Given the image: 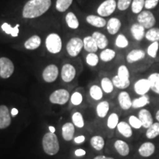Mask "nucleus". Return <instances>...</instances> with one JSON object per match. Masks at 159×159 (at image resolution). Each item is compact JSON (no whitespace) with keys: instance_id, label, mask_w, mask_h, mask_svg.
Here are the masks:
<instances>
[{"instance_id":"nucleus-48","label":"nucleus","mask_w":159,"mask_h":159,"mask_svg":"<svg viewBox=\"0 0 159 159\" xmlns=\"http://www.w3.org/2000/svg\"><path fill=\"white\" fill-rule=\"evenodd\" d=\"M133 0H118L117 2V8L120 11H126L131 5Z\"/></svg>"},{"instance_id":"nucleus-25","label":"nucleus","mask_w":159,"mask_h":159,"mask_svg":"<svg viewBox=\"0 0 159 159\" xmlns=\"http://www.w3.org/2000/svg\"><path fill=\"white\" fill-rule=\"evenodd\" d=\"M116 128L119 134H122L123 136L125 137V138H130V137L132 136V128H131L130 124H128V123H127L126 122H119Z\"/></svg>"},{"instance_id":"nucleus-54","label":"nucleus","mask_w":159,"mask_h":159,"mask_svg":"<svg viewBox=\"0 0 159 159\" xmlns=\"http://www.w3.org/2000/svg\"><path fill=\"white\" fill-rule=\"evenodd\" d=\"M49 132H51V133H55V128L53 126H49Z\"/></svg>"},{"instance_id":"nucleus-51","label":"nucleus","mask_w":159,"mask_h":159,"mask_svg":"<svg viewBox=\"0 0 159 159\" xmlns=\"http://www.w3.org/2000/svg\"><path fill=\"white\" fill-rule=\"evenodd\" d=\"M85 154H86V152L83 149H77V150L75 151V155L77 157L84 156Z\"/></svg>"},{"instance_id":"nucleus-19","label":"nucleus","mask_w":159,"mask_h":159,"mask_svg":"<svg viewBox=\"0 0 159 159\" xmlns=\"http://www.w3.org/2000/svg\"><path fill=\"white\" fill-rule=\"evenodd\" d=\"M87 23L91 26H94L95 27H104L107 25V21L104 18L100 16L96 15H89L86 17Z\"/></svg>"},{"instance_id":"nucleus-2","label":"nucleus","mask_w":159,"mask_h":159,"mask_svg":"<svg viewBox=\"0 0 159 159\" xmlns=\"http://www.w3.org/2000/svg\"><path fill=\"white\" fill-rule=\"evenodd\" d=\"M41 143H42L43 152L47 155L52 156L58 153L60 150V144L58 138L55 133H46L43 135Z\"/></svg>"},{"instance_id":"nucleus-10","label":"nucleus","mask_w":159,"mask_h":159,"mask_svg":"<svg viewBox=\"0 0 159 159\" xmlns=\"http://www.w3.org/2000/svg\"><path fill=\"white\" fill-rule=\"evenodd\" d=\"M76 76V69L70 63H66L61 71V77L63 82L70 83Z\"/></svg>"},{"instance_id":"nucleus-45","label":"nucleus","mask_w":159,"mask_h":159,"mask_svg":"<svg viewBox=\"0 0 159 159\" xmlns=\"http://www.w3.org/2000/svg\"><path fill=\"white\" fill-rule=\"evenodd\" d=\"M159 49V43L158 41H155L152 42V43L149 46L148 48V55L149 56L152 57V58H156L157 56V52Z\"/></svg>"},{"instance_id":"nucleus-1","label":"nucleus","mask_w":159,"mask_h":159,"mask_svg":"<svg viewBox=\"0 0 159 159\" xmlns=\"http://www.w3.org/2000/svg\"><path fill=\"white\" fill-rule=\"evenodd\" d=\"M51 5V0H29L23 7L22 16L25 19L40 17L48 11Z\"/></svg>"},{"instance_id":"nucleus-5","label":"nucleus","mask_w":159,"mask_h":159,"mask_svg":"<svg viewBox=\"0 0 159 159\" xmlns=\"http://www.w3.org/2000/svg\"><path fill=\"white\" fill-rule=\"evenodd\" d=\"M138 23L143 26L145 29H151L154 27L156 23V18L152 12L148 10L142 11L137 16Z\"/></svg>"},{"instance_id":"nucleus-21","label":"nucleus","mask_w":159,"mask_h":159,"mask_svg":"<svg viewBox=\"0 0 159 159\" xmlns=\"http://www.w3.org/2000/svg\"><path fill=\"white\" fill-rule=\"evenodd\" d=\"M41 44V39L39 35H34L30 38H29L25 42V48L26 49H28V50H35L39 48V47Z\"/></svg>"},{"instance_id":"nucleus-26","label":"nucleus","mask_w":159,"mask_h":159,"mask_svg":"<svg viewBox=\"0 0 159 159\" xmlns=\"http://www.w3.org/2000/svg\"><path fill=\"white\" fill-rule=\"evenodd\" d=\"M66 23L69 28L72 30H76L79 27V21L76 15L72 12H69L66 15Z\"/></svg>"},{"instance_id":"nucleus-29","label":"nucleus","mask_w":159,"mask_h":159,"mask_svg":"<svg viewBox=\"0 0 159 159\" xmlns=\"http://www.w3.org/2000/svg\"><path fill=\"white\" fill-rule=\"evenodd\" d=\"M19 25H16V27H13L8 23H3L2 25V30L5 32L6 34L11 35L12 37H18L19 33Z\"/></svg>"},{"instance_id":"nucleus-15","label":"nucleus","mask_w":159,"mask_h":159,"mask_svg":"<svg viewBox=\"0 0 159 159\" xmlns=\"http://www.w3.org/2000/svg\"><path fill=\"white\" fill-rule=\"evenodd\" d=\"M119 104L123 110H128L132 107V102L130 95L127 91H122L118 96Z\"/></svg>"},{"instance_id":"nucleus-12","label":"nucleus","mask_w":159,"mask_h":159,"mask_svg":"<svg viewBox=\"0 0 159 159\" xmlns=\"http://www.w3.org/2000/svg\"><path fill=\"white\" fill-rule=\"evenodd\" d=\"M150 90V84L148 79H140L134 84V91L137 94L143 96Z\"/></svg>"},{"instance_id":"nucleus-28","label":"nucleus","mask_w":159,"mask_h":159,"mask_svg":"<svg viewBox=\"0 0 159 159\" xmlns=\"http://www.w3.org/2000/svg\"><path fill=\"white\" fill-rule=\"evenodd\" d=\"M148 79L150 82L151 90L159 94V73H152L149 76Z\"/></svg>"},{"instance_id":"nucleus-32","label":"nucleus","mask_w":159,"mask_h":159,"mask_svg":"<svg viewBox=\"0 0 159 159\" xmlns=\"http://www.w3.org/2000/svg\"><path fill=\"white\" fill-rule=\"evenodd\" d=\"M116 56V52L111 49H105L101 52L99 55V58L103 62L111 61Z\"/></svg>"},{"instance_id":"nucleus-6","label":"nucleus","mask_w":159,"mask_h":159,"mask_svg":"<svg viewBox=\"0 0 159 159\" xmlns=\"http://www.w3.org/2000/svg\"><path fill=\"white\" fill-rule=\"evenodd\" d=\"M14 64L11 60L5 57H0V77L2 79H7L14 72Z\"/></svg>"},{"instance_id":"nucleus-55","label":"nucleus","mask_w":159,"mask_h":159,"mask_svg":"<svg viewBox=\"0 0 159 159\" xmlns=\"http://www.w3.org/2000/svg\"><path fill=\"white\" fill-rule=\"evenodd\" d=\"M156 118L157 119V121H158V122H159V110L157 111V113L156 114Z\"/></svg>"},{"instance_id":"nucleus-35","label":"nucleus","mask_w":159,"mask_h":159,"mask_svg":"<svg viewBox=\"0 0 159 159\" xmlns=\"http://www.w3.org/2000/svg\"><path fill=\"white\" fill-rule=\"evenodd\" d=\"M101 88L105 93L111 94L114 91V85L113 84L112 80H111L108 77H103L101 80Z\"/></svg>"},{"instance_id":"nucleus-43","label":"nucleus","mask_w":159,"mask_h":159,"mask_svg":"<svg viewBox=\"0 0 159 159\" xmlns=\"http://www.w3.org/2000/svg\"><path fill=\"white\" fill-rule=\"evenodd\" d=\"M115 44L119 48H126L129 44L128 40L125 37V35L119 34L117 35L116 41H115Z\"/></svg>"},{"instance_id":"nucleus-13","label":"nucleus","mask_w":159,"mask_h":159,"mask_svg":"<svg viewBox=\"0 0 159 159\" xmlns=\"http://www.w3.org/2000/svg\"><path fill=\"white\" fill-rule=\"evenodd\" d=\"M75 133V125L71 122L65 123L62 126V128H61L62 137L66 142H70L72 139H74Z\"/></svg>"},{"instance_id":"nucleus-36","label":"nucleus","mask_w":159,"mask_h":159,"mask_svg":"<svg viewBox=\"0 0 159 159\" xmlns=\"http://www.w3.org/2000/svg\"><path fill=\"white\" fill-rule=\"evenodd\" d=\"M159 136V122L153 123L150 128H148L146 132V136L149 139L156 138Z\"/></svg>"},{"instance_id":"nucleus-8","label":"nucleus","mask_w":159,"mask_h":159,"mask_svg":"<svg viewBox=\"0 0 159 159\" xmlns=\"http://www.w3.org/2000/svg\"><path fill=\"white\" fill-rule=\"evenodd\" d=\"M117 7L116 0H105L99 5L97 12L99 16L102 17H107L114 13Z\"/></svg>"},{"instance_id":"nucleus-23","label":"nucleus","mask_w":159,"mask_h":159,"mask_svg":"<svg viewBox=\"0 0 159 159\" xmlns=\"http://www.w3.org/2000/svg\"><path fill=\"white\" fill-rule=\"evenodd\" d=\"M83 48L86 52H96L98 50V47H97L96 41L93 39L92 36H86L83 39Z\"/></svg>"},{"instance_id":"nucleus-22","label":"nucleus","mask_w":159,"mask_h":159,"mask_svg":"<svg viewBox=\"0 0 159 159\" xmlns=\"http://www.w3.org/2000/svg\"><path fill=\"white\" fill-rule=\"evenodd\" d=\"M91 36L93 37V39L96 41L97 45L99 49H105L106 48V47H108V40L107 39V37L104 34H102V33L94 32V33H93Z\"/></svg>"},{"instance_id":"nucleus-7","label":"nucleus","mask_w":159,"mask_h":159,"mask_svg":"<svg viewBox=\"0 0 159 159\" xmlns=\"http://www.w3.org/2000/svg\"><path fill=\"white\" fill-rule=\"evenodd\" d=\"M66 48L71 57H77L83 48V41L80 38H72L68 41Z\"/></svg>"},{"instance_id":"nucleus-16","label":"nucleus","mask_w":159,"mask_h":159,"mask_svg":"<svg viewBox=\"0 0 159 159\" xmlns=\"http://www.w3.org/2000/svg\"><path fill=\"white\" fill-rule=\"evenodd\" d=\"M145 55H146V53L142 49H133L127 55V62L129 63H134L135 62H137V61L144 59Z\"/></svg>"},{"instance_id":"nucleus-53","label":"nucleus","mask_w":159,"mask_h":159,"mask_svg":"<svg viewBox=\"0 0 159 159\" xmlns=\"http://www.w3.org/2000/svg\"><path fill=\"white\" fill-rule=\"evenodd\" d=\"M94 159H114L112 157H108L105 156H97Z\"/></svg>"},{"instance_id":"nucleus-14","label":"nucleus","mask_w":159,"mask_h":159,"mask_svg":"<svg viewBox=\"0 0 159 159\" xmlns=\"http://www.w3.org/2000/svg\"><path fill=\"white\" fill-rule=\"evenodd\" d=\"M139 119L144 128H149L153 124V119L150 112L147 109H142L139 113Z\"/></svg>"},{"instance_id":"nucleus-20","label":"nucleus","mask_w":159,"mask_h":159,"mask_svg":"<svg viewBox=\"0 0 159 159\" xmlns=\"http://www.w3.org/2000/svg\"><path fill=\"white\" fill-rule=\"evenodd\" d=\"M155 145L151 142H145L139 147V153L142 157H150L154 153Z\"/></svg>"},{"instance_id":"nucleus-52","label":"nucleus","mask_w":159,"mask_h":159,"mask_svg":"<svg viewBox=\"0 0 159 159\" xmlns=\"http://www.w3.org/2000/svg\"><path fill=\"white\" fill-rule=\"evenodd\" d=\"M18 114H19V111H18L17 108H13L11 109V114L12 116H16Z\"/></svg>"},{"instance_id":"nucleus-40","label":"nucleus","mask_w":159,"mask_h":159,"mask_svg":"<svg viewBox=\"0 0 159 159\" xmlns=\"http://www.w3.org/2000/svg\"><path fill=\"white\" fill-rule=\"evenodd\" d=\"M145 0H133L131 3V11L135 14H139L144 7Z\"/></svg>"},{"instance_id":"nucleus-46","label":"nucleus","mask_w":159,"mask_h":159,"mask_svg":"<svg viewBox=\"0 0 159 159\" xmlns=\"http://www.w3.org/2000/svg\"><path fill=\"white\" fill-rule=\"evenodd\" d=\"M70 101L73 105H75V106L80 105L83 102V95L78 91H75L71 94Z\"/></svg>"},{"instance_id":"nucleus-42","label":"nucleus","mask_w":159,"mask_h":159,"mask_svg":"<svg viewBox=\"0 0 159 159\" xmlns=\"http://www.w3.org/2000/svg\"><path fill=\"white\" fill-rule=\"evenodd\" d=\"M119 116L116 113H112L108 116L107 120V126L110 129H114L117 127L119 124Z\"/></svg>"},{"instance_id":"nucleus-9","label":"nucleus","mask_w":159,"mask_h":159,"mask_svg":"<svg viewBox=\"0 0 159 159\" xmlns=\"http://www.w3.org/2000/svg\"><path fill=\"white\" fill-rule=\"evenodd\" d=\"M59 75L58 67L55 64H49L43 69L42 78L46 83H51L55 82Z\"/></svg>"},{"instance_id":"nucleus-44","label":"nucleus","mask_w":159,"mask_h":159,"mask_svg":"<svg viewBox=\"0 0 159 159\" xmlns=\"http://www.w3.org/2000/svg\"><path fill=\"white\" fill-rule=\"evenodd\" d=\"M85 61H86L87 64L90 66H96L99 63V57L94 52L89 53L85 57Z\"/></svg>"},{"instance_id":"nucleus-18","label":"nucleus","mask_w":159,"mask_h":159,"mask_svg":"<svg viewBox=\"0 0 159 159\" xmlns=\"http://www.w3.org/2000/svg\"><path fill=\"white\" fill-rule=\"evenodd\" d=\"M130 33L136 41H140L145 37V28L140 24H134L130 27Z\"/></svg>"},{"instance_id":"nucleus-27","label":"nucleus","mask_w":159,"mask_h":159,"mask_svg":"<svg viewBox=\"0 0 159 159\" xmlns=\"http://www.w3.org/2000/svg\"><path fill=\"white\" fill-rule=\"evenodd\" d=\"M109 108H110V105L108 101H102V102H99L96 108L97 116L99 118H105L108 114Z\"/></svg>"},{"instance_id":"nucleus-33","label":"nucleus","mask_w":159,"mask_h":159,"mask_svg":"<svg viewBox=\"0 0 159 159\" xmlns=\"http://www.w3.org/2000/svg\"><path fill=\"white\" fill-rule=\"evenodd\" d=\"M150 103V100H149V97L148 95H143V96H140L139 98H136L133 100L132 102V108H140L144 107L145 105H148Z\"/></svg>"},{"instance_id":"nucleus-34","label":"nucleus","mask_w":159,"mask_h":159,"mask_svg":"<svg viewBox=\"0 0 159 159\" xmlns=\"http://www.w3.org/2000/svg\"><path fill=\"white\" fill-rule=\"evenodd\" d=\"M145 38L151 42L159 41V28L152 27V28L149 29L145 33Z\"/></svg>"},{"instance_id":"nucleus-30","label":"nucleus","mask_w":159,"mask_h":159,"mask_svg":"<svg viewBox=\"0 0 159 159\" xmlns=\"http://www.w3.org/2000/svg\"><path fill=\"white\" fill-rule=\"evenodd\" d=\"M90 144L95 150L100 151L104 148L105 146V140L102 136H94L91 137L90 140Z\"/></svg>"},{"instance_id":"nucleus-47","label":"nucleus","mask_w":159,"mask_h":159,"mask_svg":"<svg viewBox=\"0 0 159 159\" xmlns=\"http://www.w3.org/2000/svg\"><path fill=\"white\" fill-rule=\"evenodd\" d=\"M129 124L131 126V128H134L135 129H139L141 127H142V124L141 122L140 119L139 117H136L135 116H130L129 117Z\"/></svg>"},{"instance_id":"nucleus-17","label":"nucleus","mask_w":159,"mask_h":159,"mask_svg":"<svg viewBox=\"0 0 159 159\" xmlns=\"http://www.w3.org/2000/svg\"><path fill=\"white\" fill-rule=\"evenodd\" d=\"M121 26H122V23L119 19L115 17L111 18L107 22V30H108L109 34L116 35L120 30Z\"/></svg>"},{"instance_id":"nucleus-39","label":"nucleus","mask_w":159,"mask_h":159,"mask_svg":"<svg viewBox=\"0 0 159 159\" xmlns=\"http://www.w3.org/2000/svg\"><path fill=\"white\" fill-rule=\"evenodd\" d=\"M112 82L113 84L114 85V87H116V88L119 89H127L128 87H129V85L130 84V80H124L119 78L117 75L113 77Z\"/></svg>"},{"instance_id":"nucleus-37","label":"nucleus","mask_w":159,"mask_h":159,"mask_svg":"<svg viewBox=\"0 0 159 159\" xmlns=\"http://www.w3.org/2000/svg\"><path fill=\"white\" fill-rule=\"evenodd\" d=\"M73 0H57L55 3V8L60 13H63L69 9Z\"/></svg>"},{"instance_id":"nucleus-4","label":"nucleus","mask_w":159,"mask_h":159,"mask_svg":"<svg viewBox=\"0 0 159 159\" xmlns=\"http://www.w3.org/2000/svg\"><path fill=\"white\" fill-rule=\"evenodd\" d=\"M70 99V94L64 89H60L53 91L49 95V102L55 105H63L66 104Z\"/></svg>"},{"instance_id":"nucleus-3","label":"nucleus","mask_w":159,"mask_h":159,"mask_svg":"<svg viewBox=\"0 0 159 159\" xmlns=\"http://www.w3.org/2000/svg\"><path fill=\"white\" fill-rule=\"evenodd\" d=\"M46 48L51 54H57L62 49V40L57 33H50L45 41Z\"/></svg>"},{"instance_id":"nucleus-38","label":"nucleus","mask_w":159,"mask_h":159,"mask_svg":"<svg viewBox=\"0 0 159 159\" xmlns=\"http://www.w3.org/2000/svg\"><path fill=\"white\" fill-rule=\"evenodd\" d=\"M72 123L75 127L78 128H83L85 126L84 119L80 112H75L71 116Z\"/></svg>"},{"instance_id":"nucleus-41","label":"nucleus","mask_w":159,"mask_h":159,"mask_svg":"<svg viewBox=\"0 0 159 159\" xmlns=\"http://www.w3.org/2000/svg\"><path fill=\"white\" fill-rule=\"evenodd\" d=\"M117 76L124 80H130V72L128 67L125 65L120 66L117 71Z\"/></svg>"},{"instance_id":"nucleus-24","label":"nucleus","mask_w":159,"mask_h":159,"mask_svg":"<svg viewBox=\"0 0 159 159\" xmlns=\"http://www.w3.org/2000/svg\"><path fill=\"white\" fill-rule=\"evenodd\" d=\"M114 148L117 152L122 156H127L130 153V148L128 143L122 140H116L114 143Z\"/></svg>"},{"instance_id":"nucleus-49","label":"nucleus","mask_w":159,"mask_h":159,"mask_svg":"<svg viewBox=\"0 0 159 159\" xmlns=\"http://www.w3.org/2000/svg\"><path fill=\"white\" fill-rule=\"evenodd\" d=\"M159 3V0H145L144 7L146 10H151L153 9L158 5Z\"/></svg>"},{"instance_id":"nucleus-50","label":"nucleus","mask_w":159,"mask_h":159,"mask_svg":"<svg viewBox=\"0 0 159 159\" xmlns=\"http://www.w3.org/2000/svg\"><path fill=\"white\" fill-rule=\"evenodd\" d=\"M85 137L83 136V135H80V136H78L75 137L74 139V142L77 144H80L85 142Z\"/></svg>"},{"instance_id":"nucleus-11","label":"nucleus","mask_w":159,"mask_h":159,"mask_svg":"<svg viewBox=\"0 0 159 159\" xmlns=\"http://www.w3.org/2000/svg\"><path fill=\"white\" fill-rule=\"evenodd\" d=\"M11 124V114L5 105H0V130L5 129Z\"/></svg>"},{"instance_id":"nucleus-31","label":"nucleus","mask_w":159,"mask_h":159,"mask_svg":"<svg viewBox=\"0 0 159 159\" xmlns=\"http://www.w3.org/2000/svg\"><path fill=\"white\" fill-rule=\"evenodd\" d=\"M89 94L94 100H100L103 97V91L101 87L97 85H93L89 89Z\"/></svg>"}]
</instances>
